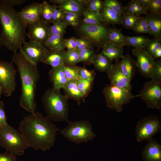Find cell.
Instances as JSON below:
<instances>
[{"instance_id": "cell-1", "label": "cell", "mask_w": 161, "mask_h": 161, "mask_svg": "<svg viewBox=\"0 0 161 161\" xmlns=\"http://www.w3.org/2000/svg\"><path fill=\"white\" fill-rule=\"evenodd\" d=\"M18 130L29 147L45 151L54 145L60 129L47 117L37 112L25 117L20 122Z\"/></svg>"}, {"instance_id": "cell-2", "label": "cell", "mask_w": 161, "mask_h": 161, "mask_svg": "<svg viewBox=\"0 0 161 161\" xmlns=\"http://www.w3.org/2000/svg\"><path fill=\"white\" fill-rule=\"evenodd\" d=\"M0 40L2 45L14 52L20 49L26 42L27 26L19 12L13 7L0 3Z\"/></svg>"}, {"instance_id": "cell-3", "label": "cell", "mask_w": 161, "mask_h": 161, "mask_svg": "<svg viewBox=\"0 0 161 161\" xmlns=\"http://www.w3.org/2000/svg\"><path fill=\"white\" fill-rule=\"evenodd\" d=\"M12 60L18 68L21 80L20 105L28 112L34 114L37 106L35 101L36 86L40 77L37 65L20 52L13 53Z\"/></svg>"}, {"instance_id": "cell-4", "label": "cell", "mask_w": 161, "mask_h": 161, "mask_svg": "<svg viewBox=\"0 0 161 161\" xmlns=\"http://www.w3.org/2000/svg\"><path fill=\"white\" fill-rule=\"evenodd\" d=\"M68 98L60 90L48 89L42 95V101L47 117L52 122L69 121Z\"/></svg>"}, {"instance_id": "cell-5", "label": "cell", "mask_w": 161, "mask_h": 161, "mask_svg": "<svg viewBox=\"0 0 161 161\" xmlns=\"http://www.w3.org/2000/svg\"><path fill=\"white\" fill-rule=\"evenodd\" d=\"M0 145L15 155H23L29 147L23 136L8 124L0 127Z\"/></svg>"}, {"instance_id": "cell-6", "label": "cell", "mask_w": 161, "mask_h": 161, "mask_svg": "<svg viewBox=\"0 0 161 161\" xmlns=\"http://www.w3.org/2000/svg\"><path fill=\"white\" fill-rule=\"evenodd\" d=\"M68 125L60 130L61 133L69 141L77 144L86 143L96 135L92 129L91 123L86 120L67 122Z\"/></svg>"}, {"instance_id": "cell-7", "label": "cell", "mask_w": 161, "mask_h": 161, "mask_svg": "<svg viewBox=\"0 0 161 161\" xmlns=\"http://www.w3.org/2000/svg\"><path fill=\"white\" fill-rule=\"evenodd\" d=\"M103 23L100 24H89L83 22L77 27L78 34L80 38L86 39L94 46L102 48L110 43L108 32L110 28Z\"/></svg>"}, {"instance_id": "cell-8", "label": "cell", "mask_w": 161, "mask_h": 161, "mask_svg": "<svg viewBox=\"0 0 161 161\" xmlns=\"http://www.w3.org/2000/svg\"><path fill=\"white\" fill-rule=\"evenodd\" d=\"M103 92L107 106L119 113L123 110V106L130 102L135 97L130 90L110 84L103 88Z\"/></svg>"}, {"instance_id": "cell-9", "label": "cell", "mask_w": 161, "mask_h": 161, "mask_svg": "<svg viewBox=\"0 0 161 161\" xmlns=\"http://www.w3.org/2000/svg\"><path fill=\"white\" fill-rule=\"evenodd\" d=\"M161 122L155 115L146 117L138 121L135 129L136 140L138 142L148 140L160 131Z\"/></svg>"}, {"instance_id": "cell-10", "label": "cell", "mask_w": 161, "mask_h": 161, "mask_svg": "<svg viewBox=\"0 0 161 161\" xmlns=\"http://www.w3.org/2000/svg\"><path fill=\"white\" fill-rule=\"evenodd\" d=\"M17 71L12 62L10 63L0 61V85L3 93L6 96H11L15 90Z\"/></svg>"}, {"instance_id": "cell-11", "label": "cell", "mask_w": 161, "mask_h": 161, "mask_svg": "<svg viewBox=\"0 0 161 161\" xmlns=\"http://www.w3.org/2000/svg\"><path fill=\"white\" fill-rule=\"evenodd\" d=\"M140 97L148 108L161 109V83L151 80L145 83L140 93L136 97Z\"/></svg>"}, {"instance_id": "cell-12", "label": "cell", "mask_w": 161, "mask_h": 161, "mask_svg": "<svg viewBox=\"0 0 161 161\" xmlns=\"http://www.w3.org/2000/svg\"><path fill=\"white\" fill-rule=\"evenodd\" d=\"M19 50L20 52L37 65L42 62L49 50L39 43L30 41H26Z\"/></svg>"}, {"instance_id": "cell-13", "label": "cell", "mask_w": 161, "mask_h": 161, "mask_svg": "<svg viewBox=\"0 0 161 161\" xmlns=\"http://www.w3.org/2000/svg\"><path fill=\"white\" fill-rule=\"evenodd\" d=\"M132 53L136 58V66L139 72L145 77L151 78L155 61L143 49H134Z\"/></svg>"}, {"instance_id": "cell-14", "label": "cell", "mask_w": 161, "mask_h": 161, "mask_svg": "<svg viewBox=\"0 0 161 161\" xmlns=\"http://www.w3.org/2000/svg\"><path fill=\"white\" fill-rule=\"evenodd\" d=\"M49 24H46L40 21L28 25L29 32L27 34L30 41L39 43L44 46L50 35Z\"/></svg>"}, {"instance_id": "cell-15", "label": "cell", "mask_w": 161, "mask_h": 161, "mask_svg": "<svg viewBox=\"0 0 161 161\" xmlns=\"http://www.w3.org/2000/svg\"><path fill=\"white\" fill-rule=\"evenodd\" d=\"M110 84L131 91L132 86L131 81L124 75L120 68L118 60L107 73Z\"/></svg>"}, {"instance_id": "cell-16", "label": "cell", "mask_w": 161, "mask_h": 161, "mask_svg": "<svg viewBox=\"0 0 161 161\" xmlns=\"http://www.w3.org/2000/svg\"><path fill=\"white\" fill-rule=\"evenodd\" d=\"M41 9V3L33 2L26 5L19 12L27 27L29 24L40 21Z\"/></svg>"}, {"instance_id": "cell-17", "label": "cell", "mask_w": 161, "mask_h": 161, "mask_svg": "<svg viewBox=\"0 0 161 161\" xmlns=\"http://www.w3.org/2000/svg\"><path fill=\"white\" fill-rule=\"evenodd\" d=\"M148 142L142 152L144 161H161V145L152 138Z\"/></svg>"}, {"instance_id": "cell-18", "label": "cell", "mask_w": 161, "mask_h": 161, "mask_svg": "<svg viewBox=\"0 0 161 161\" xmlns=\"http://www.w3.org/2000/svg\"><path fill=\"white\" fill-rule=\"evenodd\" d=\"M66 51L65 49L49 50L42 62L55 68L64 65L66 63Z\"/></svg>"}, {"instance_id": "cell-19", "label": "cell", "mask_w": 161, "mask_h": 161, "mask_svg": "<svg viewBox=\"0 0 161 161\" xmlns=\"http://www.w3.org/2000/svg\"><path fill=\"white\" fill-rule=\"evenodd\" d=\"M64 66L63 65L52 68L49 73L53 88L55 89L60 90L63 89L68 81L64 74Z\"/></svg>"}, {"instance_id": "cell-20", "label": "cell", "mask_w": 161, "mask_h": 161, "mask_svg": "<svg viewBox=\"0 0 161 161\" xmlns=\"http://www.w3.org/2000/svg\"><path fill=\"white\" fill-rule=\"evenodd\" d=\"M63 89L68 99L75 100L78 105H80L82 101L85 102L84 98L78 87L76 80H68Z\"/></svg>"}, {"instance_id": "cell-21", "label": "cell", "mask_w": 161, "mask_h": 161, "mask_svg": "<svg viewBox=\"0 0 161 161\" xmlns=\"http://www.w3.org/2000/svg\"><path fill=\"white\" fill-rule=\"evenodd\" d=\"M119 66L124 75L131 82L135 74V61L128 54L123 56Z\"/></svg>"}, {"instance_id": "cell-22", "label": "cell", "mask_w": 161, "mask_h": 161, "mask_svg": "<svg viewBox=\"0 0 161 161\" xmlns=\"http://www.w3.org/2000/svg\"><path fill=\"white\" fill-rule=\"evenodd\" d=\"M150 30V35L161 36V14L148 13L144 17Z\"/></svg>"}, {"instance_id": "cell-23", "label": "cell", "mask_w": 161, "mask_h": 161, "mask_svg": "<svg viewBox=\"0 0 161 161\" xmlns=\"http://www.w3.org/2000/svg\"><path fill=\"white\" fill-rule=\"evenodd\" d=\"M102 22L106 25L121 24V16L103 5L99 12Z\"/></svg>"}, {"instance_id": "cell-24", "label": "cell", "mask_w": 161, "mask_h": 161, "mask_svg": "<svg viewBox=\"0 0 161 161\" xmlns=\"http://www.w3.org/2000/svg\"><path fill=\"white\" fill-rule=\"evenodd\" d=\"M112 61L102 52L96 54L93 64L96 69L101 72L107 73L112 68Z\"/></svg>"}, {"instance_id": "cell-25", "label": "cell", "mask_w": 161, "mask_h": 161, "mask_svg": "<svg viewBox=\"0 0 161 161\" xmlns=\"http://www.w3.org/2000/svg\"><path fill=\"white\" fill-rule=\"evenodd\" d=\"M123 48L118 45L108 43L103 48L102 52L106 57L112 61L118 60L123 57Z\"/></svg>"}, {"instance_id": "cell-26", "label": "cell", "mask_w": 161, "mask_h": 161, "mask_svg": "<svg viewBox=\"0 0 161 161\" xmlns=\"http://www.w3.org/2000/svg\"><path fill=\"white\" fill-rule=\"evenodd\" d=\"M83 0H66L63 4L57 6L58 8L64 10L73 12L80 15L85 9Z\"/></svg>"}, {"instance_id": "cell-27", "label": "cell", "mask_w": 161, "mask_h": 161, "mask_svg": "<svg viewBox=\"0 0 161 161\" xmlns=\"http://www.w3.org/2000/svg\"><path fill=\"white\" fill-rule=\"evenodd\" d=\"M63 35H50L44 46L49 50L65 49Z\"/></svg>"}, {"instance_id": "cell-28", "label": "cell", "mask_w": 161, "mask_h": 161, "mask_svg": "<svg viewBox=\"0 0 161 161\" xmlns=\"http://www.w3.org/2000/svg\"><path fill=\"white\" fill-rule=\"evenodd\" d=\"M150 39L148 37L145 35L134 36H125L124 46H132L136 49H143L146 44Z\"/></svg>"}, {"instance_id": "cell-29", "label": "cell", "mask_w": 161, "mask_h": 161, "mask_svg": "<svg viewBox=\"0 0 161 161\" xmlns=\"http://www.w3.org/2000/svg\"><path fill=\"white\" fill-rule=\"evenodd\" d=\"M41 4L42 9L40 21L47 24L52 23L53 13L54 10L58 7V6L51 5L46 1H44Z\"/></svg>"}, {"instance_id": "cell-30", "label": "cell", "mask_w": 161, "mask_h": 161, "mask_svg": "<svg viewBox=\"0 0 161 161\" xmlns=\"http://www.w3.org/2000/svg\"><path fill=\"white\" fill-rule=\"evenodd\" d=\"M82 14L83 16V23L89 24H100L103 23L99 13L86 8Z\"/></svg>"}, {"instance_id": "cell-31", "label": "cell", "mask_w": 161, "mask_h": 161, "mask_svg": "<svg viewBox=\"0 0 161 161\" xmlns=\"http://www.w3.org/2000/svg\"><path fill=\"white\" fill-rule=\"evenodd\" d=\"M125 13L140 16L142 15H146L148 13V9L141 7L137 0H131L125 7Z\"/></svg>"}, {"instance_id": "cell-32", "label": "cell", "mask_w": 161, "mask_h": 161, "mask_svg": "<svg viewBox=\"0 0 161 161\" xmlns=\"http://www.w3.org/2000/svg\"><path fill=\"white\" fill-rule=\"evenodd\" d=\"M125 35L122 33L121 29H118L114 27L109 29L108 38L110 43L123 47L124 46Z\"/></svg>"}, {"instance_id": "cell-33", "label": "cell", "mask_w": 161, "mask_h": 161, "mask_svg": "<svg viewBox=\"0 0 161 161\" xmlns=\"http://www.w3.org/2000/svg\"><path fill=\"white\" fill-rule=\"evenodd\" d=\"M161 48V36H154L146 44L143 49L154 60L155 53Z\"/></svg>"}, {"instance_id": "cell-34", "label": "cell", "mask_w": 161, "mask_h": 161, "mask_svg": "<svg viewBox=\"0 0 161 161\" xmlns=\"http://www.w3.org/2000/svg\"><path fill=\"white\" fill-rule=\"evenodd\" d=\"M96 54L93 48H87L80 50V62H82L87 65L93 64Z\"/></svg>"}, {"instance_id": "cell-35", "label": "cell", "mask_w": 161, "mask_h": 161, "mask_svg": "<svg viewBox=\"0 0 161 161\" xmlns=\"http://www.w3.org/2000/svg\"><path fill=\"white\" fill-rule=\"evenodd\" d=\"M140 17L124 13L121 16V24L126 28L132 30Z\"/></svg>"}, {"instance_id": "cell-36", "label": "cell", "mask_w": 161, "mask_h": 161, "mask_svg": "<svg viewBox=\"0 0 161 161\" xmlns=\"http://www.w3.org/2000/svg\"><path fill=\"white\" fill-rule=\"evenodd\" d=\"M93 81L80 78L76 80L78 87L84 98L86 97L92 91Z\"/></svg>"}, {"instance_id": "cell-37", "label": "cell", "mask_w": 161, "mask_h": 161, "mask_svg": "<svg viewBox=\"0 0 161 161\" xmlns=\"http://www.w3.org/2000/svg\"><path fill=\"white\" fill-rule=\"evenodd\" d=\"M64 71L68 80H77L80 78L79 66L76 65H64Z\"/></svg>"}, {"instance_id": "cell-38", "label": "cell", "mask_w": 161, "mask_h": 161, "mask_svg": "<svg viewBox=\"0 0 161 161\" xmlns=\"http://www.w3.org/2000/svg\"><path fill=\"white\" fill-rule=\"evenodd\" d=\"M103 5L111 9L120 16L125 13V7L117 0H105Z\"/></svg>"}, {"instance_id": "cell-39", "label": "cell", "mask_w": 161, "mask_h": 161, "mask_svg": "<svg viewBox=\"0 0 161 161\" xmlns=\"http://www.w3.org/2000/svg\"><path fill=\"white\" fill-rule=\"evenodd\" d=\"M132 30L137 33H146L150 35L148 24L144 17H140L136 23Z\"/></svg>"}, {"instance_id": "cell-40", "label": "cell", "mask_w": 161, "mask_h": 161, "mask_svg": "<svg viewBox=\"0 0 161 161\" xmlns=\"http://www.w3.org/2000/svg\"><path fill=\"white\" fill-rule=\"evenodd\" d=\"M64 11V21L68 25L77 27L80 24V15L72 12Z\"/></svg>"}, {"instance_id": "cell-41", "label": "cell", "mask_w": 161, "mask_h": 161, "mask_svg": "<svg viewBox=\"0 0 161 161\" xmlns=\"http://www.w3.org/2000/svg\"><path fill=\"white\" fill-rule=\"evenodd\" d=\"M66 63L64 65H73L80 62L79 50L77 49L66 52Z\"/></svg>"}, {"instance_id": "cell-42", "label": "cell", "mask_w": 161, "mask_h": 161, "mask_svg": "<svg viewBox=\"0 0 161 161\" xmlns=\"http://www.w3.org/2000/svg\"><path fill=\"white\" fill-rule=\"evenodd\" d=\"M50 27V35H64L68 25L64 21L54 22Z\"/></svg>"}, {"instance_id": "cell-43", "label": "cell", "mask_w": 161, "mask_h": 161, "mask_svg": "<svg viewBox=\"0 0 161 161\" xmlns=\"http://www.w3.org/2000/svg\"><path fill=\"white\" fill-rule=\"evenodd\" d=\"M87 9L95 12L99 13L103 6V1L100 0H83Z\"/></svg>"}, {"instance_id": "cell-44", "label": "cell", "mask_w": 161, "mask_h": 161, "mask_svg": "<svg viewBox=\"0 0 161 161\" xmlns=\"http://www.w3.org/2000/svg\"><path fill=\"white\" fill-rule=\"evenodd\" d=\"M151 80L161 83V59L155 61L154 68L152 74Z\"/></svg>"}, {"instance_id": "cell-45", "label": "cell", "mask_w": 161, "mask_h": 161, "mask_svg": "<svg viewBox=\"0 0 161 161\" xmlns=\"http://www.w3.org/2000/svg\"><path fill=\"white\" fill-rule=\"evenodd\" d=\"M80 78L82 79L94 81L96 75L94 70H90L85 66L79 67Z\"/></svg>"}, {"instance_id": "cell-46", "label": "cell", "mask_w": 161, "mask_h": 161, "mask_svg": "<svg viewBox=\"0 0 161 161\" xmlns=\"http://www.w3.org/2000/svg\"><path fill=\"white\" fill-rule=\"evenodd\" d=\"M148 9L150 13L161 14V0H150Z\"/></svg>"}, {"instance_id": "cell-47", "label": "cell", "mask_w": 161, "mask_h": 161, "mask_svg": "<svg viewBox=\"0 0 161 161\" xmlns=\"http://www.w3.org/2000/svg\"><path fill=\"white\" fill-rule=\"evenodd\" d=\"M77 49L81 50L87 48H93L94 46L89 40L82 38H76Z\"/></svg>"}, {"instance_id": "cell-48", "label": "cell", "mask_w": 161, "mask_h": 161, "mask_svg": "<svg viewBox=\"0 0 161 161\" xmlns=\"http://www.w3.org/2000/svg\"><path fill=\"white\" fill-rule=\"evenodd\" d=\"M64 11L58 7L54 11L52 17V23L64 21Z\"/></svg>"}, {"instance_id": "cell-49", "label": "cell", "mask_w": 161, "mask_h": 161, "mask_svg": "<svg viewBox=\"0 0 161 161\" xmlns=\"http://www.w3.org/2000/svg\"><path fill=\"white\" fill-rule=\"evenodd\" d=\"M64 45L65 48L67 50L71 51L77 49L76 38L72 37L67 39H64Z\"/></svg>"}, {"instance_id": "cell-50", "label": "cell", "mask_w": 161, "mask_h": 161, "mask_svg": "<svg viewBox=\"0 0 161 161\" xmlns=\"http://www.w3.org/2000/svg\"><path fill=\"white\" fill-rule=\"evenodd\" d=\"M7 116L5 112L4 104L2 101L0 102V127H3L8 124Z\"/></svg>"}, {"instance_id": "cell-51", "label": "cell", "mask_w": 161, "mask_h": 161, "mask_svg": "<svg viewBox=\"0 0 161 161\" xmlns=\"http://www.w3.org/2000/svg\"><path fill=\"white\" fill-rule=\"evenodd\" d=\"M0 161H17L14 154L7 152L0 153Z\"/></svg>"}, {"instance_id": "cell-52", "label": "cell", "mask_w": 161, "mask_h": 161, "mask_svg": "<svg viewBox=\"0 0 161 161\" xmlns=\"http://www.w3.org/2000/svg\"><path fill=\"white\" fill-rule=\"evenodd\" d=\"M1 3L6 4L13 7L14 5H20L26 1L25 0H1Z\"/></svg>"}, {"instance_id": "cell-53", "label": "cell", "mask_w": 161, "mask_h": 161, "mask_svg": "<svg viewBox=\"0 0 161 161\" xmlns=\"http://www.w3.org/2000/svg\"><path fill=\"white\" fill-rule=\"evenodd\" d=\"M137 1L141 7L148 9L150 0H137Z\"/></svg>"}, {"instance_id": "cell-54", "label": "cell", "mask_w": 161, "mask_h": 161, "mask_svg": "<svg viewBox=\"0 0 161 161\" xmlns=\"http://www.w3.org/2000/svg\"><path fill=\"white\" fill-rule=\"evenodd\" d=\"M66 0H51L49 2L52 3L54 5L57 6L59 5L64 3Z\"/></svg>"}, {"instance_id": "cell-55", "label": "cell", "mask_w": 161, "mask_h": 161, "mask_svg": "<svg viewBox=\"0 0 161 161\" xmlns=\"http://www.w3.org/2000/svg\"><path fill=\"white\" fill-rule=\"evenodd\" d=\"M161 57V48L159 49L155 53L154 59L157 60L158 58H160Z\"/></svg>"}, {"instance_id": "cell-56", "label": "cell", "mask_w": 161, "mask_h": 161, "mask_svg": "<svg viewBox=\"0 0 161 161\" xmlns=\"http://www.w3.org/2000/svg\"><path fill=\"white\" fill-rule=\"evenodd\" d=\"M3 93V90L1 86L0 85V98L2 95V94Z\"/></svg>"}, {"instance_id": "cell-57", "label": "cell", "mask_w": 161, "mask_h": 161, "mask_svg": "<svg viewBox=\"0 0 161 161\" xmlns=\"http://www.w3.org/2000/svg\"><path fill=\"white\" fill-rule=\"evenodd\" d=\"M1 45H1V41H0V47H1Z\"/></svg>"}]
</instances>
